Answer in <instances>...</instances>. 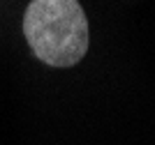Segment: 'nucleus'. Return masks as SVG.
Returning a JSON list of instances; mask_svg holds the SVG:
<instances>
[{"label":"nucleus","instance_id":"1","mask_svg":"<svg viewBox=\"0 0 155 145\" xmlns=\"http://www.w3.org/2000/svg\"><path fill=\"white\" fill-rule=\"evenodd\" d=\"M21 30L32 55L53 69L79 65L91 46V25L79 0H30Z\"/></svg>","mask_w":155,"mask_h":145}]
</instances>
